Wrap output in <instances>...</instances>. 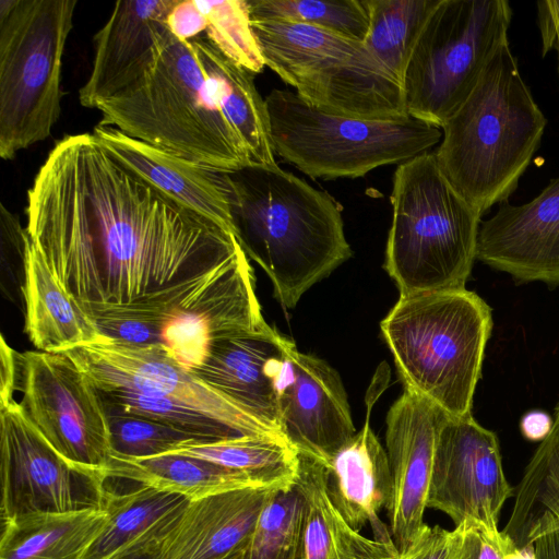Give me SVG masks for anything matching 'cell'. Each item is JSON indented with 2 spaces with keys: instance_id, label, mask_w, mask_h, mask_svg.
<instances>
[{
  "instance_id": "obj_4",
  "label": "cell",
  "mask_w": 559,
  "mask_h": 559,
  "mask_svg": "<svg viewBox=\"0 0 559 559\" xmlns=\"http://www.w3.org/2000/svg\"><path fill=\"white\" fill-rule=\"evenodd\" d=\"M99 123L218 173L250 165L247 151L212 96L191 40L173 35L131 86L100 102Z\"/></svg>"
},
{
  "instance_id": "obj_11",
  "label": "cell",
  "mask_w": 559,
  "mask_h": 559,
  "mask_svg": "<svg viewBox=\"0 0 559 559\" xmlns=\"http://www.w3.org/2000/svg\"><path fill=\"white\" fill-rule=\"evenodd\" d=\"M16 390L24 414L59 455L105 474L112 454L108 413L98 389L66 353H17Z\"/></svg>"
},
{
  "instance_id": "obj_25",
  "label": "cell",
  "mask_w": 559,
  "mask_h": 559,
  "mask_svg": "<svg viewBox=\"0 0 559 559\" xmlns=\"http://www.w3.org/2000/svg\"><path fill=\"white\" fill-rule=\"evenodd\" d=\"M295 484L304 498L300 559H397L394 543L366 537L342 518L328 495L321 461L298 452Z\"/></svg>"
},
{
  "instance_id": "obj_22",
  "label": "cell",
  "mask_w": 559,
  "mask_h": 559,
  "mask_svg": "<svg viewBox=\"0 0 559 559\" xmlns=\"http://www.w3.org/2000/svg\"><path fill=\"white\" fill-rule=\"evenodd\" d=\"M323 464L328 495L342 518L356 531L369 525L374 539L394 543L379 518L392 503V473L386 450L368 417L365 426Z\"/></svg>"
},
{
  "instance_id": "obj_38",
  "label": "cell",
  "mask_w": 559,
  "mask_h": 559,
  "mask_svg": "<svg viewBox=\"0 0 559 559\" xmlns=\"http://www.w3.org/2000/svg\"><path fill=\"white\" fill-rule=\"evenodd\" d=\"M456 544L453 559H507L518 546L516 542L499 526L467 519L454 526Z\"/></svg>"
},
{
  "instance_id": "obj_9",
  "label": "cell",
  "mask_w": 559,
  "mask_h": 559,
  "mask_svg": "<svg viewBox=\"0 0 559 559\" xmlns=\"http://www.w3.org/2000/svg\"><path fill=\"white\" fill-rule=\"evenodd\" d=\"M274 153L311 178L362 177L428 152L442 130L414 118L371 120L319 110L295 92L265 97Z\"/></svg>"
},
{
  "instance_id": "obj_6",
  "label": "cell",
  "mask_w": 559,
  "mask_h": 559,
  "mask_svg": "<svg viewBox=\"0 0 559 559\" xmlns=\"http://www.w3.org/2000/svg\"><path fill=\"white\" fill-rule=\"evenodd\" d=\"M384 269L400 296L465 288L475 260L480 213L426 152L397 166Z\"/></svg>"
},
{
  "instance_id": "obj_40",
  "label": "cell",
  "mask_w": 559,
  "mask_h": 559,
  "mask_svg": "<svg viewBox=\"0 0 559 559\" xmlns=\"http://www.w3.org/2000/svg\"><path fill=\"white\" fill-rule=\"evenodd\" d=\"M537 17L543 45V56L556 50L559 73V0L537 2Z\"/></svg>"
},
{
  "instance_id": "obj_17",
  "label": "cell",
  "mask_w": 559,
  "mask_h": 559,
  "mask_svg": "<svg viewBox=\"0 0 559 559\" xmlns=\"http://www.w3.org/2000/svg\"><path fill=\"white\" fill-rule=\"evenodd\" d=\"M444 413L407 390L386 415L385 450L393 478V499L386 514L400 554L421 535L432 473L438 429Z\"/></svg>"
},
{
  "instance_id": "obj_16",
  "label": "cell",
  "mask_w": 559,
  "mask_h": 559,
  "mask_svg": "<svg viewBox=\"0 0 559 559\" xmlns=\"http://www.w3.org/2000/svg\"><path fill=\"white\" fill-rule=\"evenodd\" d=\"M158 326L162 346L189 371L203 362L214 342L274 330L261 313L245 252L204 289L163 313Z\"/></svg>"
},
{
  "instance_id": "obj_7",
  "label": "cell",
  "mask_w": 559,
  "mask_h": 559,
  "mask_svg": "<svg viewBox=\"0 0 559 559\" xmlns=\"http://www.w3.org/2000/svg\"><path fill=\"white\" fill-rule=\"evenodd\" d=\"M251 26L265 66L314 108L371 120L411 118L401 82L364 41L284 20H251Z\"/></svg>"
},
{
  "instance_id": "obj_26",
  "label": "cell",
  "mask_w": 559,
  "mask_h": 559,
  "mask_svg": "<svg viewBox=\"0 0 559 559\" xmlns=\"http://www.w3.org/2000/svg\"><path fill=\"white\" fill-rule=\"evenodd\" d=\"M189 502L185 496L146 486L117 492L107 485L103 509L108 521L84 559H121L159 546Z\"/></svg>"
},
{
  "instance_id": "obj_43",
  "label": "cell",
  "mask_w": 559,
  "mask_h": 559,
  "mask_svg": "<svg viewBox=\"0 0 559 559\" xmlns=\"http://www.w3.org/2000/svg\"><path fill=\"white\" fill-rule=\"evenodd\" d=\"M554 418L545 411L533 409L525 413L520 420L522 436L533 442H542L549 435Z\"/></svg>"
},
{
  "instance_id": "obj_27",
  "label": "cell",
  "mask_w": 559,
  "mask_h": 559,
  "mask_svg": "<svg viewBox=\"0 0 559 559\" xmlns=\"http://www.w3.org/2000/svg\"><path fill=\"white\" fill-rule=\"evenodd\" d=\"M212 96L242 142L250 165L275 164L265 99L254 74L226 58L204 36L191 39Z\"/></svg>"
},
{
  "instance_id": "obj_24",
  "label": "cell",
  "mask_w": 559,
  "mask_h": 559,
  "mask_svg": "<svg viewBox=\"0 0 559 559\" xmlns=\"http://www.w3.org/2000/svg\"><path fill=\"white\" fill-rule=\"evenodd\" d=\"M284 338L274 329L214 342L192 372L281 433L274 389L265 368L281 353Z\"/></svg>"
},
{
  "instance_id": "obj_47",
  "label": "cell",
  "mask_w": 559,
  "mask_h": 559,
  "mask_svg": "<svg viewBox=\"0 0 559 559\" xmlns=\"http://www.w3.org/2000/svg\"><path fill=\"white\" fill-rule=\"evenodd\" d=\"M245 546L224 557L223 559H243Z\"/></svg>"
},
{
  "instance_id": "obj_2",
  "label": "cell",
  "mask_w": 559,
  "mask_h": 559,
  "mask_svg": "<svg viewBox=\"0 0 559 559\" xmlns=\"http://www.w3.org/2000/svg\"><path fill=\"white\" fill-rule=\"evenodd\" d=\"M226 175L235 237L283 307L350 258L341 207L328 193L276 163Z\"/></svg>"
},
{
  "instance_id": "obj_45",
  "label": "cell",
  "mask_w": 559,
  "mask_h": 559,
  "mask_svg": "<svg viewBox=\"0 0 559 559\" xmlns=\"http://www.w3.org/2000/svg\"><path fill=\"white\" fill-rule=\"evenodd\" d=\"M159 546L141 549L121 559H156Z\"/></svg>"
},
{
  "instance_id": "obj_13",
  "label": "cell",
  "mask_w": 559,
  "mask_h": 559,
  "mask_svg": "<svg viewBox=\"0 0 559 559\" xmlns=\"http://www.w3.org/2000/svg\"><path fill=\"white\" fill-rule=\"evenodd\" d=\"M66 354L96 388L121 386L159 394L230 428L241 437H278L230 397L180 366L163 346H134L106 340Z\"/></svg>"
},
{
  "instance_id": "obj_5",
  "label": "cell",
  "mask_w": 559,
  "mask_h": 559,
  "mask_svg": "<svg viewBox=\"0 0 559 559\" xmlns=\"http://www.w3.org/2000/svg\"><path fill=\"white\" fill-rule=\"evenodd\" d=\"M405 390L444 414H472L492 310L465 288L400 296L380 323Z\"/></svg>"
},
{
  "instance_id": "obj_39",
  "label": "cell",
  "mask_w": 559,
  "mask_h": 559,
  "mask_svg": "<svg viewBox=\"0 0 559 559\" xmlns=\"http://www.w3.org/2000/svg\"><path fill=\"white\" fill-rule=\"evenodd\" d=\"M456 533L439 525L426 526L418 539L415 559H453Z\"/></svg>"
},
{
  "instance_id": "obj_10",
  "label": "cell",
  "mask_w": 559,
  "mask_h": 559,
  "mask_svg": "<svg viewBox=\"0 0 559 559\" xmlns=\"http://www.w3.org/2000/svg\"><path fill=\"white\" fill-rule=\"evenodd\" d=\"M507 0H439L413 48L402 80L409 117L442 128L508 40Z\"/></svg>"
},
{
  "instance_id": "obj_8",
  "label": "cell",
  "mask_w": 559,
  "mask_h": 559,
  "mask_svg": "<svg viewBox=\"0 0 559 559\" xmlns=\"http://www.w3.org/2000/svg\"><path fill=\"white\" fill-rule=\"evenodd\" d=\"M76 0H0V157L46 140L61 114Z\"/></svg>"
},
{
  "instance_id": "obj_31",
  "label": "cell",
  "mask_w": 559,
  "mask_h": 559,
  "mask_svg": "<svg viewBox=\"0 0 559 559\" xmlns=\"http://www.w3.org/2000/svg\"><path fill=\"white\" fill-rule=\"evenodd\" d=\"M439 0H364L369 17L366 47L402 84L419 34Z\"/></svg>"
},
{
  "instance_id": "obj_3",
  "label": "cell",
  "mask_w": 559,
  "mask_h": 559,
  "mask_svg": "<svg viewBox=\"0 0 559 559\" xmlns=\"http://www.w3.org/2000/svg\"><path fill=\"white\" fill-rule=\"evenodd\" d=\"M546 123L507 41L441 128L435 155L451 185L483 216L515 191Z\"/></svg>"
},
{
  "instance_id": "obj_36",
  "label": "cell",
  "mask_w": 559,
  "mask_h": 559,
  "mask_svg": "<svg viewBox=\"0 0 559 559\" xmlns=\"http://www.w3.org/2000/svg\"><path fill=\"white\" fill-rule=\"evenodd\" d=\"M519 489L534 497L523 545L533 547L536 559H559V464L549 460L524 471Z\"/></svg>"
},
{
  "instance_id": "obj_28",
  "label": "cell",
  "mask_w": 559,
  "mask_h": 559,
  "mask_svg": "<svg viewBox=\"0 0 559 559\" xmlns=\"http://www.w3.org/2000/svg\"><path fill=\"white\" fill-rule=\"evenodd\" d=\"M107 521L104 509L4 520L0 559H84Z\"/></svg>"
},
{
  "instance_id": "obj_18",
  "label": "cell",
  "mask_w": 559,
  "mask_h": 559,
  "mask_svg": "<svg viewBox=\"0 0 559 559\" xmlns=\"http://www.w3.org/2000/svg\"><path fill=\"white\" fill-rule=\"evenodd\" d=\"M477 260L518 283L559 286V176L531 201L480 222Z\"/></svg>"
},
{
  "instance_id": "obj_14",
  "label": "cell",
  "mask_w": 559,
  "mask_h": 559,
  "mask_svg": "<svg viewBox=\"0 0 559 559\" xmlns=\"http://www.w3.org/2000/svg\"><path fill=\"white\" fill-rule=\"evenodd\" d=\"M265 373L278 429L297 452L325 463L356 433L340 374L324 360L300 353L285 337Z\"/></svg>"
},
{
  "instance_id": "obj_15",
  "label": "cell",
  "mask_w": 559,
  "mask_h": 559,
  "mask_svg": "<svg viewBox=\"0 0 559 559\" xmlns=\"http://www.w3.org/2000/svg\"><path fill=\"white\" fill-rule=\"evenodd\" d=\"M514 493L496 433L472 414H444L437 435L427 508L447 514L454 526L467 519L498 526L501 510Z\"/></svg>"
},
{
  "instance_id": "obj_44",
  "label": "cell",
  "mask_w": 559,
  "mask_h": 559,
  "mask_svg": "<svg viewBox=\"0 0 559 559\" xmlns=\"http://www.w3.org/2000/svg\"><path fill=\"white\" fill-rule=\"evenodd\" d=\"M507 559H536L533 547L528 544L516 546L507 557Z\"/></svg>"
},
{
  "instance_id": "obj_1",
  "label": "cell",
  "mask_w": 559,
  "mask_h": 559,
  "mask_svg": "<svg viewBox=\"0 0 559 559\" xmlns=\"http://www.w3.org/2000/svg\"><path fill=\"white\" fill-rule=\"evenodd\" d=\"M26 215L29 240L93 321L177 306L243 252L233 233L139 179L92 132L50 150Z\"/></svg>"
},
{
  "instance_id": "obj_12",
  "label": "cell",
  "mask_w": 559,
  "mask_h": 559,
  "mask_svg": "<svg viewBox=\"0 0 559 559\" xmlns=\"http://www.w3.org/2000/svg\"><path fill=\"white\" fill-rule=\"evenodd\" d=\"M0 452L2 521L39 512L103 509L105 474L59 455L16 400L0 404Z\"/></svg>"
},
{
  "instance_id": "obj_29",
  "label": "cell",
  "mask_w": 559,
  "mask_h": 559,
  "mask_svg": "<svg viewBox=\"0 0 559 559\" xmlns=\"http://www.w3.org/2000/svg\"><path fill=\"white\" fill-rule=\"evenodd\" d=\"M105 475L107 479L128 480L178 493L190 501L229 490L265 487L245 473L179 454L135 459L112 453Z\"/></svg>"
},
{
  "instance_id": "obj_41",
  "label": "cell",
  "mask_w": 559,
  "mask_h": 559,
  "mask_svg": "<svg viewBox=\"0 0 559 559\" xmlns=\"http://www.w3.org/2000/svg\"><path fill=\"white\" fill-rule=\"evenodd\" d=\"M0 404L11 402L17 384V352L10 347L3 335L0 345Z\"/></svg>"
},
{
  "instance_id": "obj_42",
  "label": "cell",
  "mask_w": 559,
  "mask_h": 559,
  "mask_svg": "<svg viewBox=\"0 0 559 559\" xmlns=\"http://www.w3.org/2000/svg\"><path fill=\"white\" fill-rule=\"evenodd\" d=\"M554 424L547 438L539 443L524 471H531L551 460L559 464V402L554 409Z\"/></svg>"
},
{
  "instance_id": "obj_46",
  "label": "cell",
  "mask_w": 559,
  "mask_h": 559,
  "mask_svg": "<svg viewBox=\"0 0 559 559\" xmlns=\"http://www.w3.org/2000/svg\"><path fill=\"white\" fill-rule=\"evenodd\" d=\"M418 539H419V537L416 539V542L406 551L400 554L397 559H415L416 552H417V549H418Z\"/></svg>"
},
{
  "instance_id": "obj_21",
  "label": "cell",
  "mask_w": 559,
  "mask_h": 559,
  "mask_svg": "<svg viewBox=\"0 0 559 559\" xmlns=\"http://www.w3.org/2000/svg\"><path fill=\"white\" fill-rule=\"evenodd\" d=\"M276 489L249 487L190 501L160 540L156 559H223L243 547Z\"/></svg>"
},
{
  "instance_id": "obj_34",
  "label": "cell",
  "mask_w": 559,
  "mask_h": 559,
  "mask_svg": "<svg viewBox=\"0 0 559 559\" xmlns=\"http://www.w3.org/2000/svg\"><path fill=\"white\" fill-rule=\"evenodd\" d=\"M97 389L106 408L142 416L205 441L241 437L215 419L159 394L121 386Z\"/></svg>"
},
{
  "instance_id": "obj_30",
  "label": "cell",
  "mask_w": 559,
  "mask_h": 559,
  "mask_svg": "<svg viewBox=\"0 0 559 559\" xmlns=\"http://www.w3.org/2000/svg\"><path fill=\"white\" fill-rule=\"evenodd\" d=\"M166 454L205 460L245 473L265 487L292 486L298 472V452L285 439L278 437L190 440Z\"/></svg>"
},
{
  "instance_id": "obj_35",
  "label": "cell",
  "mask_w": 559,
  "mask_h": 559,
  "mask_svg": "<svg viewBox=\"0 0 559 559\" xmlns=\"http://www.w3.org/2000/svg\"><path fill=\"white\" fill-rule=\"evenodd\" d=\"M204 20V37L226 58L257 74L265 67L251 26L247 0H194Z\"/></svg>"
},
{
  "instance_id": "obj_32",
  "label": "cell",
  "mask_w": 559,
  "mask_h": 559,
  "mask_svg": "<svg viewBox=\"0 0 559 559\" xmlns=\"http://www.w3.org/2000/svg\"><path fill=\"white\" fill-rule=\"evenodd\" d=\"M304 498L296 484L276 489L245 545L243 559H300Z\"/></svg>"
},
{
  "instance_id": "obj_19",
  "label": "cell",
  "mask_w": 559,
  "mask_h": 559,
  "mask_svg": "<svg viewBox=\"0 0 559 559\" xmlns=\"http://www.w3.org/2000/svg\"><path fill=\"white\" fill-rule=\"evenodd\" d=\"M178 0H121L94 36L92 69L79 90L83 107L97 104L135 83L173 37L167 16Z\"/></svg>"
},
{
  "instance_id": "obj_37",
  "label": "cell",
  "mask_w": 559,
  "mask_h": 559,
  "mask_svg": "<svg viewBox=\"0 0 559 559\" xmlns=\"http://www.w3.org/2000/svg\"><path fill=\"white\" fill-rule=\"evenodd\" d=\"M106 409L112 453L117 455L135 459L152 457L166 454L190 440H201L142 416L115 408Z\"/></svg>"
},
{
  "instance_id": "obj_33",
  "label": "cell",
  "mask_w": 559,
  "mask_h": 559,
  "mask_svg": "<svg viewBox=\"0 0 559 559\" xmlns=\"http://www.w3.org/2000/svg\"><path fill=\"white\" fill-rule=\"evenodd\" d=\"M251 20H284L308 24L349 39L365 41L369 17L364 0H247Z\"/></svg>"
},
{
  "instance_id": "obj_20",
  "label": "cell",
  "mask_w": 559,
  "mask_h": 559,
  "mask_svg": "<svg viewBox=\"0 0 559 559\" xmlns=\"http://www.w3.org/2000/svg\"><path fill=\"white\" fill-rule=\"evenodd\" d=\"M92 133L120 165L165 198L234 234L227 173L133 139L112 126L98 122Z\"/></svg>"
},
{
  "instance_id": "obj_23",
  "label": "cell",
  "mask_w": 559,
  "mask_h": 559,
  "mask_svg": "<svg viewBox=\"0 0 559 559\" xmlns=\"http://www.w3.org/2000/svg\"><path fill=\"white\" fill-rule=\"evenodd\" d=\"M22 277L25 332L37 350L66 353L108 340L59 284L27 233Z\"/></svg>"
}]
</instances>
